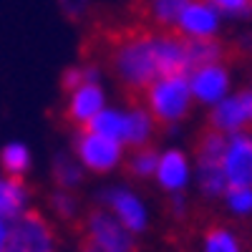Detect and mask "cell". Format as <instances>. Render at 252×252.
Here are the masks:
<instances>
[{
	"label": "cell",
	"instance_id": "obj_27",
	"mask_svg": "<svg viewBox=\"0 0 252 252\" xmlns=\"http://www.w3.org/2000/svg\"><path fill=\"white\" fill-rule=\"evenodd\" d=\"M51 204H53V209H56L63 220H71V217L76 215V202H73V197L68 194V189H58V192L51 197Z\"/></svg>",
	"mask_w": 252,
	"mask_h": 252
},
{
	"label": "cell",
	"instance_id": "obj_18",
	"mask_svg": "<svg viewBox=\"0 0 252 252\" xmlns=\"http://www.w3.org/2000/svg\"><path fill=\"white\" fill-rule=\"evenodd\" d=\"M98 136H106V139H116L124 144V111H116V109H101L91 121L89 126H83Z\"/></svg>",
	"mask_w": 252,
	"mask_h": 252
},
{
	"label": "cell",
	"instance_id": "obj_24",
	"mask_svg": "<svg viewBox=\"0 0 252 252\" xmlns=\"http://www.w3.org/2000/svg\"><path fill=\"white\" fill-rule=\"evenodd\" d=\"M224 146H227V136H224V134H220V131H215V129H207V131L199 136L197 157H204V159H222Z\"/></svg>",
	"mask_w": 252,
	"mask_h": 252
},
{
	"label": "cell",
	"instance_id": "obj_8",
	"mask_svg": "<svg viewBox=\"0 0 252 252\" xmlns=\"http://www.w3.org/2000/svg\"><path fill=\"white\" fill-rule=\"evenodd\" d=\"M222 169L227 184L252 187V129L227 136V146L222 154Z\"/></svg>",
	"mask_w": 252,
	"mask_h": 252
},
{
	"label": "cell",
	"instance_id": "obj_22",
	"mask_svg": "<svg viewBox=\"0 0 252 252\" xmlns=\"http://www.w3.org/2000/svg\"><path fill=\"white\" fill-rule=\"evenodd\" d=\"M53 179L61 189H73L76 184H81L83 179V166L76 157H68V154H61L56 157L53 161Z\"/></svg>",
	"mask_w": 252,
	"mask_h": 252
},
{
	"label": "cell",
	"instance_id": "obj_11",
	"mask_svg": "<svg viewBox=\"0 0 252 252\" xmlns=\"http://www.w3.org/2000/svg\"><path fill=\"white\" fill-rule=\"evenodd\" d=\"M103 202L111 209V215L129 229V232H141L146 229V207L144 202L124 187H111L103 192Z\"/></svg>",
	"mask_w": 252,
	"mask_h": 252
},
{
	"label": "cell",
	"instance_id": "obj_5",
	"mask_svg": "<svg viewBox=\"0 0 252 252\" xmlns=\"http://www.w3.org/2000/svg\"><path fill=\"white\" fill-rule=\"evenodd\" d=\"M3 252H53V232L38 212H23L10 227Z\"/></svg>",
	"mask_w": 252,
	"mask_h": 252
},
{
	"label": "cell",
	"instance_id": "obj_30",
	"mask_svg": "<svg viewBox=\"0 0 252 252\" xmlns=\"http://www.w3.org/2000/svg\"><path fill=\"white\" fill-rule=\"evenodd\" d=\"M81 252H103V250H101V247H98L96 242H91V240L86 237V240L81 242Z\"/></svg>",
	"mask_w": 252,
	"mask_h": 252
},
{
	"label": "cell",
	"instance_id": "obj_14",
	"mask_svg": "<svg viewBox=\"0 0 252 252\" xmlns=\"http://www.w3.org/2000/svg\"><path fill=\"white\" fill-rule=\"evenodd\" d=\"M194 182H197V189L207 199H222L224 189H227V177H224V169H222V159L197 157Z\"/></svg>",
	"mask_w": 252,
	"mask_h": 252
},
{
	"label": "cell",
	"instance_id": "obj_7",
	"mask_svg": "<svg viewBox=\"0 0 252 252\" xmlns=\"http://www.w3.org/2000/svg\"><path fill=\"white\" fill-rule=\"evenodd\" d=\"M86 237L96 242L103 252H134L131 232L111 212L94 209L86 220Z\"/></svg>",
	"mask_w": 252,
	"mask_h": 252
},
{
	"label": "cell",
	"instance_id": "obj_31",
	"mask_svg": "<svg viewBox=\"0 0 252 252\" xmlns=\"http://www.w3.org/2000/svg\"><path fill=\"white\" fill-rule=\"evenodd\" d=\"M247 106H250V129H252V89H247Z\"/></svg>",
	"mask_w": 252,
	"mask_h": 252
},
{
	"label": "cell",
	"instance_id": "obj_1",
	"mask_svg": "<svg viewBox=\"0 0 252 252\" xmlns=\"http://www.w3.org/2000/svg\"><path fill=\"white\" fill-rule=\"evenodd\" d=\"M109 63L124 89L144 94L164 76L189 73L187 40L177 31H124L111 43Z\"/></svg>",
	"mask_w": 252,
	"mask_h": 252
},
{
	"label": "cell",
	"instance_id": "obj_13",
	"mask_svg": "<svg viewBox=\"0 0 252 252\" xmlns=\"http://www.w3.org/2000/svg\"><path fill=\"white\" fill-rule=\"evenodd\" d=\"M157 131V121L146 106H131L124 111V146H146Z\"/></svg>",
	"mask_w": 252,
	"mask_h": 252
},
{
	"label": "cell",
	"instance_id": "obj_19",
	"mask_svg": "<svg viewBox=\"0 0 252 252\" xmlns=\"http://www.w3.org/2000/svg\"><path fill=\"white\" fill-rule=\"evenodd\" d=\"M224 209L237 220L252 217V187L245 184H227L224 194H222Z\"/></svg>",
	"mask_w": 252,
	"mask_h": 252
},
{
	"label": "cell",
	"instance_id": "obj_3",
	"mask_svg": "<svg viewBox=\"0 0 252 252\" xmlns=\"http://www.w3.org/2000/svg\"><path fill=\"white\" fill-rule=\"evenodd\" d=\"M73 157L81 161L83 169L106 174L124 161V144L116 139L98 136L89 129H81L73 141Z\"/></svg>",
	"mask_w": 252,
	"mask_h": 252
},
{
	"label": "cell",
	"instance_id": "obj_10",
	"mask_svg": "<svg viewBox=\"0 0 252 252\" xmlns=\"http://www.w3.org/2000/svg\"><path fill=\"white\" fill-rule=\"evenodd\" d=\"M154 179L164 192L179 194L187 189V184L194 179V166L182 149H166V152L159 154Z\"/></svg>",
	"mask_w": 252,
	"mask_h": 252
},
{
	"label": "cell",
	"instance_id": "obj_28",
	"mask_svg": "<svg viewBox=\"0 0 252 252\" xmlns=\"http://www.w3.org/2000/svg\"><path fill=\"white\" fill-rule=\"evenodd\" d=\"M58 5L63 8V13H66L68 18H78L83 10H86L89 0H58Z\"/></svg>",
	"mask_w": 252,
	"mask_h": 252
},
{
	"label": "cell",
	"instance_id": "obj_15",
	"mask_svg": "<svg viewBox=\"0 0 252 252\" xmlns=\"http://www.w3.org/2000/svg\"><path fill=\"white\" fill-rule=\"evenodd\" d=\"M28 189L20 177L0 174V220H18L26 209Z\"/></svg>",
	"mask_w": 252,
	"mask_h": 252
},
{
	"label": "cell",
	"instance_id": "obj_25",
	"mask_svg": "<svg viewBox=\"0 0 252 252\" xmlns=\"http://www.w3.org/2000/svg\"><path fill=\"white\" fill-rule=\"evenodd\" d=\"M86 81H98V68L96 66H71L61 76V83H63L66 91L78 89L81 83H86Z\"/></svg>",
	"mask_w": 252,
	"mask_h": 252
},
{
	"label": "cell",
	"instance_id": "obj_32",
	"mask_svg": "<svg viewBox=\"0 0 252 252\" xmlns=\"http://www.w3.org/2000/svg\"><path fill=\"white\" fill-rule=\"evenodd\" d=\"M250 5H252V0H250Z\"/></svg>",
	"mask_w": 252,
	"mask_h": 252
},
{
	"label": "cell",
	"instance_id": "obj_20",
	"mask_svg": "<svg viewBox=\"0 0 252 252\" xmlns=\"http://www.w3.org/2000/svg\"><path fill=\"white\" fill-rule=\"evenodd\" d=\"M189 0H149V18L161 28V31H174L177 18L187 8Z\"/></svg>",
	"mask_w": 252,
	"mask_h": 252
},
{
	"label": "cell",
	"instance_id": "obj_17",
	"mask_svg": "<svg viewBox=\"0 0 252 252\" xmlns=\"http://www.w3.org/2000/svg\"><path fill=\"white\" fill-rule=\"evenodd\" d=\"M187 58H189V71L197 66H204V63H220V61H224V46L217 38L187 40Z\"/></svg>",
	"mask_w": 252,
	"mask_h": 252
},
{
	"label": "cell",
	"instance_id": "obj_29",
	"mask_svg": "<svg viewBox=\"0 0 252 252\" xmlns=\"http://www.w3.org/2000/svg\"><path fill=\"white\" fill-rule=\"evenodd\" d=\"M8 232H10V224H8L5 220H0V252H3V247H5Z\"/></svg>",
	"mask_w": 252,
	"mask_h": 252
},
{
	"label": "cell",
	"instance_id": "obj_4",
	"mask_svg": "<svg viewBox=\"0 0 252 252\" xmlns=\"http://www.w3.org/2000/svg\"><path fill=\"white\" fill-rule=\"evenodd\" d=\"M189 78V89H192L194 103L212 109L217 101L232 94V71L227 68V63H204L187 73Z\"/></svg>",
	"mask_w": 252,
	"mask_h": 252
},
{
	"label": "cell",
	"instance_id": "obj_23",
	"mask_svg": "<svg viewBox=\"0 0 252 252\" xmlns=\"http://www.w3.org/2000/svg\"><path fill=\"white\" fill-rule=\"evenodd\" d=\"M157 164H159V152L152 149L149 144H146V146H136L134 154L129 157V161H126V166H129L131 177H139V179L154 177Z\"/></svg>",
	"mask_w": 252,
	"mask_h": 252
},
{
	"label": "cell",
	"instance_id": "obj_26",
	"mask_svg": "<svg viewBox=\"0 0 252 252\" xmlns=\"http://www.w3.org/2000/svg\"><path fill=\"white\" fill-rule=\"evenodd\" d=\"M220 13L222 18H247L252 13L250 0H209Z\"/></svg>",
	"mask_w": 252,
	"mask_h": 252
},
{
	"label": "cell",
	"instance_id": "obj_21",
	"mask_svg": "<svg viewBox=\"0 0 252 252\" xmlns=\"http://www.w3.org/2000/svg\"><path fill=\"white\" fill-rule=\"evenodd\" d=\"M0 164H3V172L10 174V177H23L31 166V152L26 144L20 141H13L8 146H3L0 152Z\"/></svg>",
	"mask_w": 252,
	"mask_h": 252
},
{
	"label": "cell",
	"instance_id": "obj_16",
	"mask_svg": "<svg viewBox=\"0 0 252 252\" xmlns=\"http://www.w3.org/2000/svg\"><path fill=\"white\" fill-rule=\"evenodd\" d=\"M202 252H245V245L235 229L215 224L202 235Z\"/></svg>",
	"mask_w": 252,
	"mask_h": 252
},
{
	"label": "cell",
	"instance_id": "obj_6",
	"mask_svg": "<svg viewBox=\"0 0 252 252\" xmlns=\"http://www.w3.org/2000/svg\"><path fill=\"white\" fill-rule=\"evenodd\" d=\"M220 28H222V13L209 0H189L174 26V31L187 40L217 38Z\"/></svg>",
	"mask_w": 252,
	"mask_h": 252
},
{
	"label": "cell",
	"instance_id": "obj_9",
	"mask_svg": "<svg viewBox=\"0 0 252 252\" xmlns=\"http://www.w3.org/2000/svg\"><path fill=\"white\" fill-rule=\"evenodd\" d=\"M209 129H215L224 136L237 134L250 129V106H247V91H232L229 96H224L222 101H217L209 109Z\"/></svg>",
	"mask_w": 252,
	"mask_h": 252
},
{
	"label": "cell",
	"instance_id": "obj_2",
	"mask_svg": "<svg viewBox=\"0 0 252 252\" xmlns=\"http://www.w3.org/2000/svg\"><path fill=\"white\" fill-rule=\"evenodd\" d=\"M144 101L154 121L161 126L179 124L182 119L189 116V111L194 106V96H192V89H189L187 73H172L154 81L144 91Z\"/></svg>",
	"mask_w": 252,
	"mask_h": 252
},
{
	"label": "cell",
	"instance_id": "obj_12",
	"mask_svg": "<svg viewBox=\"0 0 252 252\" xmlns=\"http://www.w3.org/2000/svg\"><path fill=\"white\" fill-rule=\"evenodd\" d=\"M106 109V94L98 86V81H86L78 89L68 91V106H66V116L71 124L76 126H89V121Z\"/></svg>",
	"mask_w": 252,
	"mask_h": 252
}]
</instances>
